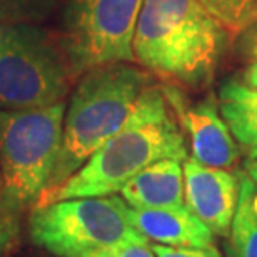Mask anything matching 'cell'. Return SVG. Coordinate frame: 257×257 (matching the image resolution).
I'll list each match as a JSON object with an SVG mask.
<instances>
[{
    "mask_svg": "<svg viewBox=\"0 0 257 257\" xmlns=\"http://www.w3.org/2000/svg\"><path fill=\"white\" fill-rule=\"evenodd\" d=\"M162 159L186 161V134L164 95L162 85L149 84L120 131L97 149L67 181L40 195L34 207L65 199L120 192L142 169Z\"/></svg>",
    "mask_w": 257,
    "mask_h": 257,
    "instance_id": "cell-1",
    "label": "cell"
},
{
    "mask_svg": "<svg viewBox=\"0 0 257 257\" xmlns=\"http://www.w3.org/2000/svg\"><path fill=\"white\" fill-rule=\"evenodd\" d=\"M227 37L199 0H142L134 60L167 84L202 89L214 79Z\"/></svg>",
    "mask_w": 257,
    "mask_h": 257,
    "instance_id": "cell-2",
    "label": "cell"
},
{
    "mask_svg": "<svg viewBox=\"0 0 257 257\" xmlns=\"http://www.w3.org/2000/svg\"><path fill=\"white\" fill-rule=\"evenodd\" d=\"M149 84L151 74L134 62L99 65L77 79L65 105L62 142L44 192L67 181L120 131Z\"/></svg>",
    "mask_w": 257,
    "mask_h": 257,
    "instance_id": "cell-3",
    "label": "cell"
},
{
    "mask_svg": "<svg viewBox=\"0 0 257 257\" xmlns=\"http://www.w3.org/2000/svg\"><path fill=\"white\" fill-rule=\"evenodd\" d=\"M65 100L49 107L0 110V204L22 212L47 189L57 159Z\"/></svg>",
    "mask_w": 257,
    "mask_h": 257,
    "instance_id": "cell-4",
    "label": "cell"
},
{
    "mask_svg": "<svg viewBox=\"0 0 257 257\" xmlns=\"http://www.w3.org/2000/svg\"><path fill=\"white\" fill-rule=\"evenodd\" d=\"M74 80L57 37L34 22H0V110L54 105Z\"/></svg>",
    "mask_w": 257,
    "mask_h": 257,
    "instance_id": "cell-5",
    "label": "cell"
},
{
    "mask_svg": "<svg viewBox=\"0 0 257 257\" xmlns=\"http://www.w3.org/2000/svg\"><path fill=\"white\" fill-rule=\"evenodd\" d=\"M29 234L37 247L55 257H79L142 237L132 225L131 205L115 194L65 199L34 207Z\"/></svg>",
    "mask_w": 257,
    "mask_h": 257,
    "instance_id": "cell-6",
    "label": "cell"
},
{
    "mask_svg": "<svg viewBox=\"0 0 257 257\" xmlns=\"http://www.w3.org/2000/svg\"><path fill=\"white\" fill-rule=\"evenodd\" d=\"M142 0H65L57 40L77 80L99 65L134 60Z\"/></svg>",
    "mask_w": 257,
    "mask_h": 257,
    "instance_id": "cell-7",
    "label": "cell"
},
{
    "mask_svg": "<svg viewBox=\"0 0 257 257\" xmlns=\"http://www.w3.org/2000/svg\"><path fill=\"white\" fill-rule=\"evenodd\" d=\"M162 90L184 134L189 137L194 161L210 167H234L239 162L240 151L220 115L217 100L209 97L189 102L181 87L174 84H162Z\"/></svg>",
    "mask_w": 257,
    "mask_h": 257,
    "instance_id": "cell-8",
    "label": "cell"
},
{
    "mask_svg": "<svg viewBox=\"0 0 257 257\" xmlns=\"http://www.w3.org/2000/svg\"><path fill=\"white\" fill-rule=\"evenodd\" d=\"M186 207L215 235H229L239 200V181L227 169L184 161Z\"/></svg>",
    "mask_w": 257,
    "mask_h": 257,
    "instance_id": "cell-9",
    "label": "cell"
},
{
    "mask_svg": "<svg viewBox=\"0 0 257 257\" xmlns=\"http://www.w3.org/2000/svg\"><path fill=\"white\" fill-rule=\"evenodd\" d=\"M132 225L142 237L169 247H207L214 234L186 205L167 209H132Z\"/></svg>",
    "mask_w": 257,
    "mask_h": 257,
    "instance_id": "cell-10",
    "label": "cell"
},
{
    "mask_svg": "<svg viewBox=\"0 0 257 257\" xmlns=\"http://www.w3.org/2000/svg\"><path fill=\"white\" fill-rule=\"evenodd\" d=\"M122 199L132 209H167L184 204L181 161L162 159L142 169L122 187Z\"/></svg>",
    "mask_w": 257,
    "mask_h": 257,
    "instance_id": "cell-11",
    "label": "cell"
},
{
    "mask_svg": "<svg viewBox=\"0 0 257 257\" xmlns=\"http://www.w3.org/2000/svg\"><path fill=\"white\" fill-rule=\"evenodd\" d=\"M219 112L239 149L249 161L257 159V90L244 80L227 79L219 87Z\"/></svg>",
    "mask_w": 257,
    "mask_h": 257,
    "instance_id": "cell-12",
    "label": "cell"
},
{
    "mask_svg": "<svg viewBox=\"0 0 257 257\" xmlns=\"http://www.w3.org/2000/svg\"><path fill=\"white\" fill-rule=\"evenodd\" d=\"M257 184L247 174L239 179V200L229 239V257H257V212L254 194Z\"/></svg>",
    "mask_w": 257,
    "mask_h": 257,
    "instance_id": "cell-13",
    "label": "cell"
},
{
    "mask_svg": "<svg viewBox=\"0 0 257 257\" xmlns=\"http://www.w3.org/2000/svg\"><path fill=\"white\" fill-rule=\"evenodd\" d=\"M230 37L247 32L257 22V0H199Z\"/></svg>",
    "mask_w": 257,
    "mask_h": 257,
    "instance_id": "cell-14",
    "label": "cell"
},
{
    "mask_svg": "<svg viewBox=\"0 0 257 257\" xmlns=\"http://www.w3.org/2000/svg\"><path fill=\"white\" fill-rule=\"evenodd\" d=\"M57 0H0V22H34L45 17Z\"/></svg>",
    "mask_w": 257,
    "mask_h": 257,
    "instance_id": "cell-15",
    "label": "cell"
},
{
    "mask_svg": "<svg viewBox=\"0 0 257 257\" xmlns=\"http://www.w3.org/2000/svg\"><path fill=\"white\" fill-rule=\"evenodd\" d=\"M79 257H156V254H154L152 247H149L147 239L141 237L90 250Z\"/></svg>",
    "mask_w": 257,
    "mask_h": 257,
    "instance_id": "cell-16",
    "label": "cell"
},
{
    "mask_svg": "<svg viewBox=\"0 0 257 257\" xmlns=\"http://www.w3.org/2000/svg\"><path fill=\"white\" fill-rule=\"evenodd\" d=\"M20 237L19 212L0 204V257L14 254Z\"/></svg>",
    "mask_w": 257,
    "mask_h": 257,
    "instance_id": "cell-17",
    "label": "cell"
},
{
    "mask_svg": "<svg viewBox=\"0 0 257 257\" xmlns=\"http://www.w3.org/2000/svg\"><path fill=\"white\" fill-rule=\"evenodd\" d=\"M156 257H222L214 245L207 247H169V245H152Z\"/></svg>",
    "mask_w": 257,
    "mask_h": 257,
    "instance_id": "cell-18",
    "label": "cell"
},
{
    "mask_svg": "<svg viewBox=\"0 0 257 257\" xmlns=\"http://www.w3.org/2000/svg\"><path fill=\"white\" fill-rule=\"evenodd\" d=\"M244 82L249 87H252L254 90H257V57L249 64V67L244 72Z\"/></svg>",
    "mask_w": 257,
    "mask_h": 257,
    "instance_id": "cell-19",
    "label": "cell"
},
{
    "mask_svg": "<svg viewBox=\"0 0 257 257\" xmlns=\"http://www.w3.org/2000/svg\"><path fill=\"white\" fill-rule=\"evenodd\" d=\"M247 54L257 57V22L249 29V35H247Z\"/></svg>",
    "mask_w": 257,
    "mask_h": 257,
    "instance_id": "cell-20",
    "label": "cell"
},
{
    "mask_svg": "<svg viewBox=\"0 0 257 257\" xmlns=\"http://www.w3.org/2000/svg\"><path fill=\"white\" fill-rule=\"evenodd\" d=\"M247 176L257 184V159H255V161H249V164H247Z\"/></svg>",
    "mask_w": 257,
    "mask_h": 257,
    "instance_id": "cell-21",
    "label": "cell"
},
{
    "mask_svg": "<svg viewBox=\"0 0 257 257\" xmlns=\"http://www.w3.org/2000/svg\"><path fill=\"white\" fill-rule=\"evenodd\" d=\"M0 192H2V181H0Z\"/></svg>",
    "mask_w": 257,
    "mask_h": 257,
    "instance_id": "cell-22",
    "label": "cell"
}]
</instances>
